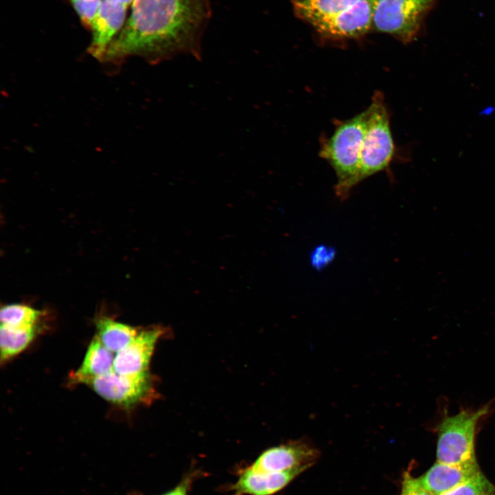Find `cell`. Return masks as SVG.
Returning <instances> with one entry per match:
<instances>
[{"mask_svg": "<svg viewBox=\"0 0 495 495\" xmlns=\"http://www.w3.org/2000/svg\"><path fill=\"white\" fill-rule=\"evenodd\" d=\"M38 325L30 328H12L1 325L0 358L1 362L24 351L36 338Z\"/></svg>", "mask_w": 495, "mask_h": 495, "instance_id": "2e32d148", "label": "cell"}, {"mask_svg": "<svg viewBox=\"0 0 495 495\" xmlns=\"http://www.w3.org/2000/svg\"><path fill=\"white\" fill-rule=\"evenodd\" d=\"M485 405L477 410L461 409L448 415L444 412L438 423L437 461L448 464H462L476 461L474 441L479 421L490 412Z\"/></svg>", "mask_w": 495, "mask_h": 495, "instance_id": "3957f363", "label": "cell"}, {"mask_svg": "<svg viewBox=\"0 0 495 495\" xmlns=\"http://www.w3.org/2000/svg\"><path fill=\"white\" fill-rule=\"evenodd\" d=\"M357 0H291L296 16L313 27Z\"/></svg>", "mask_w": 495, "mask_h": 495, "instance_id": "5bb4252c", "label": "cell"}, {"mask_svg": "<svg viewBox=\"0 0 495 495\" xmlns=\"http://www.w3.org/2000/svg\"><path fill=\"white\" fill-rule=\"evenodd\" d=\"M494 492V486L481 472L440 495H487Z\"/></svg>", "mask_w": 495, "mask_h": 495, "instance_id": "ac0fdd59", "label": "cell"}, {"mask_svg": "<svg viewBox=\"0 0 495 495\" xmlns=\"http://www.w3.org/2000/svg\"><path fill=\"white\" fill-rule=\"evenodd\" d=\"M481 472L477 461L448 464L437 461L417 478L419 484L433 495H440Z\"/></svg>", "mask_w": 495, "mask_h": 495, "instance_id": "8fae6325", "label": "cell"}, {"mask_svg": "<svg viewBox=\"0 0 495 495\" xmlns=\"http://www.w3.org/2000/svg\"><path fill=\"white\" fill-rule=\"evenodd\" d=\"M436 0H377L373 27L404 43L418 35L423 21Z\"/></svg>", "mask_w": 495, "mask_h": 495, "instance_id": "5b68a950", "label": "cell"}, {"mask_svg": "<svg viewBox=\"0 0 495 495\" xmlns=\"http://www.w3.org/2000/svg\"><path fill=\"white\" fill-rule=\"evenodd\" d=\"M367 118L366 109L342 122L323 144L320 153L336 173L338 181L336 193L341 199L346 198L355 186Z\"/></svg>", "mask_w": 495, "mask_h": 495, "instance_id": "7a4b0ae2", "label": "cell"}, {"mask_svg": "<svg viewBox=\"0 0 495 495\" xmlns=\"http://www.w3.org/2000/svg\"><path fill=\"white\" fill-rule=\"evenodd\" d=\"M83 25L89 30L102 0H69Z\"/></svg>", "mask_w": 495, "mask_h": 495, "instance_id": "d6986e66", "label": "cell"}, {"mask_svg": "<svg viewBox=\"0 0 495 495\" xmlns=\"http://www.w3.org/2000/svg\"><path fill=\"white\" fill-rule=\"evenodd\" d=\"M95 336L90 342L83 361L72 375L74 384L107 375L113 371L115 356Z\"/></svg>", "mask_w": 495, "mask_h": 495, "instance_id": "4fadbf2b", "label": "cell"}, {"mask_svg": "<svg viewBox=\"0 0 495 495\" xmlns=\"http://www.w3.org/2000/svg\"><path fill=\"white\" fill-rule=\"evenodd\" d=\"M368 109L355 185L387 168L395 152L389 117L382 94L375 93Z\"/></svg>", "mask_w": 495, "mask_h": 495, "instance_id": "277c9868", "label": "cell"}, {"mask_svg": "<svg viewBox=\"0 0 495 495\" xmlns=\"http://www.w3.org/2000/svg\"><path fill=\"white\" fill-rule=\"evenodd\" d=\"M119 2L123 3L124 4L126 5L127 6H129L131 5L133 0H116Z\"/></svg>", "mask_w": 495, "mask_h": 495, "instance_id": "603a6c76", "label": "cell"}, {"mask_svg": "<svg viewBox=\"0 0 495 495\" xmlns=\"http://www.w3.org/2000/svg\"><path fill=\"white\" fill-rule=\"evenodd\" d=\"M129 6L116 0H102L93 21L92 38L89 47L94 57L103 60L111 42L126 23Z\"/></svg>", "mask_w": 495, "mask_h": 495, "instance_id": "9c48e42d", "label": "cell"}, {"mask_svg": "<svg viewBox=\"0 0 495 495\" xmlns=\"http://www.w3.org/2000/svg\"><path fill=\"white\" fill-rule=\"evenodd\" d=\"M300 473V470L261 472L250 466L239 474L232 489L237 495H272L285 487Z\"/></svg>", "mask_w": 495, "mask_h": 495, "instance_id": "7c38bea8", "label": "cell"}, {"mask_svg": "<svg viewBox=\"0 0 495 495\" xmlns=\"http://www.w3.org/2000/svg\"><path fill=\"white\" fill-rule=\"evenodd\" d=\"M43 315V311L28 305H8L1 309V325L12 328H30L37 325Z\"/></svg>", "mask_w": 495, "mask_h": 495, "instance_id": "e0dca14e", "label": "cell"}, {"mask_svg": "<svg viewBox=\"0 0 495 495\" xmlns=\"http://www.w3.org/2000/svg\"><path fill=\"white\" fill-rule=\"evenodd\" d=\"M210 12L209 0H133L130 16L103 60L137 55L155 63L182 54L200 59Z\"/></svg>", "mask_w": 495, "mask_h": 495, "instance_id": "6da1fadb", "label": "cell"}, {"mask_svg": "<svg viewBox=\"0 0 495 495\" xmlns=\"http://www.w3.org/2000/svg\"><path fill=\"white\" fill-rule=\"evenodd\" d=\"M377 0H357L333 16L314 26L324 38H355L366 34L373 26Z\"/></svg>", "mask_w": 495, "mask_h": 495, "instance_id": "52a82bcc", "label": "cell"}, {"mask_svg": "<svg viewBox=\"0 0 495 495\" xmlns=\"http://www.w3.org/2000/svg\"><path fill=\"white\" fill-rule=\"evenodd\" d=\"M319 455V450L307 440H296L265 450L250 466L261 472H303L317 461Z\"/></svg>", "mask_w": 495, "mask_h": 495, "instance_id": "ba28073f", "label": "cell"}, {"mask_svg": "<svg viewBox=\"0 0 495 495\" xmlns=\"http://www.w3.org/2000/svg\"><path fill=\"white\" fill-rule=\"evenodd\" d=\"M487 495H495V492L490 493V494H487Z\"/></svg>", "mask_w": 495, "mask_h": 495, "instance_id": "cb8c5ba5", "label": "cell"}, {"mask_svg": "<svg viewBox=\"0 0 495 495\" xmlns=\"http://www.w3.org/2000/svg\"><path fill=\"white\" fill-rule=\"evenodd\" d=\"M194 478L195 472L188 473L174 488L162 495H188Z\"/></svg>", "mask_w": 495, "mask_h": 495, "instance_id": "7402d4cb", "label": "cell"}, {"mask_svg": "<svg viewBox=\"0 0 495 495\" xmlns=\"http://www.w3.org/2000/svg\"><path fill=\"white\" fill-rule=\"evenodd\" d=\"M162 335L160 328L142 330L114 358L113 371L120 375H134L148 372L155 346Z\"/></svg>", "mask_w": 495, "mask_h": 495, "instance_id": "30bf717a", "label": "cell"}, {"mask_svg": "<svg viewBox=\"0 0 495 495\" xmlns=\"http://www.w3.org/2000/svg\"><path fill=\"white\" fill-rule=\"evenodd\" d=\"M336 250L333 248L320 245L313 250L310 260L314 267L320 270L329 264L334 258Z\"/></svg>", "mask_w": 495, "mask_h": 495, "instance_id": "ffe728a7", "label": "cell"}, {"mask_svg": "<svg viewBox=\"0 0 495 495\" xmlns=\"http://www.w3.org/2000/svg\"><path fill=\"white\" fill-rule=\"evenodd\" d=\"M95 325L96 336L107 349L116 353L126 347L139 332L133 327L107 316L96 318Z\"/></svg>", "mask_w": 495, "mask_h": 495, "instance_id": "9a60e30c", "label": "cell"}, {"mask_svg": "<svg viewBox=\"0 0 495 495\" xmlns=\"http://www.w3.org/2000/svg\"><path fill=\"white\" fill-rule=\"evenodd\" d=\"M106 401L130 408L142 401L151 389L148 372L134 375H120L112 371L83 383Z\"/></svg>", "mask_w": 495, "mask_h": 495, "instance_id": "8992f818", "label": "cell"}, {"mask_svg": "<svg viewBox=\"0 0 495 495\" xmlns=\"http://www.w3.org/2000/svg\"><path fill=\"white\" fill-rule=\"evenodd\" d=\"M399 495H433L424 489L410 472L404 473Z\"/></svg>", "mask_w": 495, "mask_h": 495, "instance_id": "44dd1931", "label": "cell"}]
</instances>
